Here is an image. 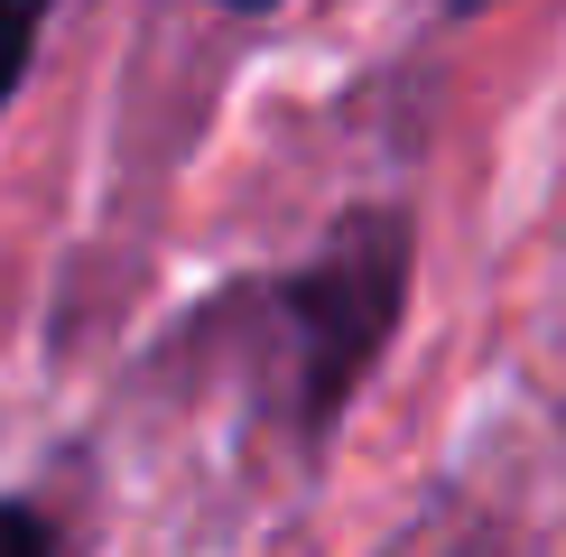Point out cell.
I'll return each mask as SVG.
<instances>
[{"mask_svg":"<svg viewBox=\"0 0 566 557\" xmlns=\"http://www.w3.org/2000/svg\"><path fill=\"white\" fill-rule=\"evenodd\" d=\"M232 10H270V0H232Z\"/></svg>","mask_w":566,"mask_h":557,"instance_id":"obj_4","label":"cell"},{"mask_svg":"<svg viewBox=\"0 0 566 557\" xmlns=\"http://www.w3.org/2000/svg\"><path fill=\"white\" fill-rule=\"evenodd\" d=\"M46 19H56V0H0V112H10V93L29 84V56L46 38Z\"/></svg>","mask_w":566,"mask_h":557,"instance_id":"obj_2","label":"cell"},{"mask_svg":"<svg viewBox=\"0 0 566 557\" xmlns=\"http://www.w3.org/2000/svg\"><path fill=\"white\" fill-rule=\"evenodd\" d=\"M270 307L289 325V362H297V428L325 437L344 400L371 381L399 307H409V214H390V204L344 214L316 261H297L270 288Z\"/></svg>","mask_w":566,"mask_h":557,"instance_id":"obj_1","label":"cell"},{"mask_svg":"<svg viewBox=\"0 0 566 557\" xmlns=\"http://www.w3.org/2000/svg\"><path fill=\"white\" fill-rule=\"evenodd\" d=\"M0 557H56V529H46L38 502H10V493H0Z\"/></svg>","mask_w":566,"mask_h":557,"instance_id":"obj_3","label":"cell"}]
</instances>
